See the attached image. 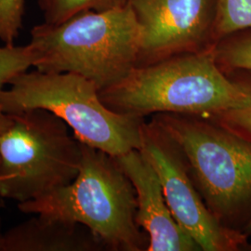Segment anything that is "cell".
<instances>
[{"mask_svg": "<svg viewBox=\"0 0 251 251\" xmlns=\"http://www.w3.org/2000/svg\"><path fill=\"white\" fill-rule=\"evenodd\" d=\"M99 94L114 112L141 117L179 114L214 118L245 99L239 85L218 65L214 47L137 65Z\"/></svg>", "mask_w": 251, "mask_h": 251, "instance_id": "1", "label": "cell"}, {"mask_svg": "<svg viewBox=\"0 0 251 251\" xmlns=\"http://www.w3.org/2000/svg\"><path fill=\"white\" fill-rule=\"evenodd\" d=\"M141 44V27L129 4L85 11L60 25H38L31 31L29 43L36 70L79 75L99 91L134 68Z\"/></svg>", "mask_w": 251, "mask_h": 251, "instance_id": "2", "label": "cell"}, {"mask_svg": "<svg viewBox=\"0 0 251 251\" xmlns=\"http://www.w3.org/2000/svg\"><path fill=\"white\" fill-rule=\"evenodd\" d=\"M79 171L69 184L19 203L25 214H44L88 228L113 251H147L149 238L136 223L134 186L114 156L80 143Z\"/></svg>", "mask_w": 251, "mask_h": 251, "instance_id": "3", "label": "cell"}, {"mask_svg": "<svg viewBox=\"0 0 251 251\" xmlns=\"http://www.w3.org/2000/svg\"><path fill=\"white\" fill-rule=\"evenodd\" d=\"M152 119L183 152L210 213L244 233L251 222V140L213 118L156 114Z\"/></svg>", "mask_w": 251, "mask_h": 251, "instance_id": "4", "label": "cell"}, {"mask_svg": "<svg viewBox=\"0 0 251 251\" xmlns=\"http://www.w3.org/2000/svg\"><path fill=\"white\" fill-rule=\"evenodd\" d=\"M9 85V89L0 91V109L6 114L47 110L61 118L80 143L114 157L141 148L144 117L108 108L97 86L84 76L26 71Z\"/></svg>", "mask_w": 251, "mask_h": 251, "instance_id": "5", "label": "cell"}, {"mask_svg": "<svg viewBox=\"0 0 251 251\" xmlns=\"http://www.w3.org/2000/svg\"><path fill=\"white\" fill-rule=\"evenodd\" d=\"M9 115L0 136V197L24 203L73 181L81 146L69 126L43 109Z\"/></svg>", "mask_w": 251, "mask_h": 251, "instance_id": "6", "label": "cell"}, {"mask_svg": "<svg viewBox=\"0 0 251 251\" xmlns=\"http://www.w3.org/2000/svg\"><path fill=\"white\" fill-rule=\"evenodd\" d=\"M140 150L152 164L167 203L179 226L201 251H247L248 236L225 227L210 213L189 171L186 158L154 119L142 126Z\"/></svg>", "mask_w": 251, "mask_h": 251, "instance_id": "7", "label": "cell"}, {"mask_svg": "<svg viewBox=\"0 0 251 251\" xmlns=\"http://www.w3.org/2000/svg\"><path fill=\"white\" fill-rule=\"evenodd\" d=\"M128 4L142 31L137 65L215 46L217 0H129Z\"/></svg>", "mask_w": 251, "mask_h": 251, "instance_id": "8", "label": "cell"}, {"mask_svg": "<svg viewBox=\"0 0 251 251\" xmlns=\"http://www.w3.org/2000/svg\"><path fill=\"white\" fill-rule=\"evenodd\" d=\"M115 159L134 186L137 200L136 223L148 234V251H201L179 226L152 164L140 149L116 156Z\"/></svg>", "mask_w": 251, "mask_h": 251, "instance_id": "9", "label": "cell"}, {"mask_svg": "<svg viewBox=\"0 0 251 251\" xmlns=\"http://www.w3.org/2000/svg\"><path fill=\"white\" fill-rule=\"evenodd\" d=\"M5 232L4 251H93L104 245L85 226L36 214Z\"/></svg>", "mask_w": 251, "mask_h": 251, "instance_id": "10", "label": "cell"}, {"mask_svg": "<svg viewBox=\"0 0 251 251\" xmlns=\"http://www.w3.org/2000/svg\"><path fill=\"white\" fill-rule=\"evenodd\" d=\"M216 62L227 73H251V28L226 36L214 46Z\"/></svg>", "mask_w": 251, "mask_h": 251, "instance_id": "11", "label": "cell"}, {"mask_svg": "<svg viewBox=\"0 0 251 251\" xmlns=\"http://www.w3.org/2000/svg\"><path fill=\"white\" fill-rule=\"evenodd\" d=\"M128 3L129 0H38L45 23L49 25H60L89 10L123 8Z\"/></svg>", "mask_w": 251, "mask_h": 251, "instance_id": "12", "label": "cell"}, {"mask_svg": "<svg viewBox=\"0 0 251 251\" xmlns=\"http://www.w3.org/2000/svg\"><path fill=\"white\" fill-rule=\"evenodd\" d=\"M251 28V0H217L214 44L226 36Z\"/></svg>", "mask_w": 251, "mask_h": 251, "instance_id": "13", "label": "cell"}, {"mask_svg": "<svg viewBox=\"0 0 251 251\" xmlns=\"http://www.w3.org/2000/svg\"><path fill=\"white\" fill-rule=\"evenodd\" d=\"M227 75L239 85L245 93L242 103L213 119L233 131L251 140V73L233 71Z\"/></svg>", "mask_w": 251, "mask_h": 251, "instance_id": "14", "label": "cell"}, {"mask_svg": "<svg viewBox=\"0 0 251 251\" xmlns=\"http://www.w3.org/2000/svg\"><path fill=\"white\" fill-rule=\"evenodd\" d=\"M36 55L31 46L0 47V91L19 75L35 66Z\"/></svg>", "mask_w": 251, "mask_h": 251, "instance_id": "15", "label": "cell"}, {"mask_svg": "<svg viewBox=\"0 0 251 251\" xmlns=\"http://www.w3.org/2000/svg\"><path fill=\"white\" fill-rule=\"evenodd\" d=\"M25 0H0V41L14 45L23 26Z\"/></svg>", "mask_w": 251, "mask_h": 251, "instance_id": "16", "label": "cell"}, {"mask_svg": "<svg viewBox=\"0 0 251 251\" xmlns=\"http://www.w3.org/2000/svg\"><path fill=\"white\" fill-rule=\"evenodd\" d=\"M9 123V115L6 114L0 109V136L3 133V131L6 129L7 126Z\"/></svg>", "mask_w": 251, "mask_h": 251, "instance_id": "17", "label": "cell"}, {"mask_svg": "<svg viewBox=\"0 0 251 251\" xmlns=\"http://www.w3.org/2000/svg\"><path fill=\"white\" fill-rule=\"evenodd\" d=\"M2 207V202L0 201V209ZM4 239H5V233L2 230V222L0 217V251H4Z\"/></svg>", "mask_w": 251, "mask_h": 251, "instance_id": "18", "label": "cell"}, {"mask_svg": "<svg viewBox=\"0 0 251 251\" xmlns=\"http://www.w3.org/2000/svg\"><path fill=\"white\" fill-rule=\"evenodd\" d=\"M244 233L248 236V237H250L251 236V222L250 225H248L247 227H246V229L244 230Z\"/></svg>", "mask_w": 251, "mask_h": 251, "instance_id": "19", "label": "cell"}, {"mask_svg": "<svg viewBox=\"0 0 251 251\" xmlns=\"http://www.w3.org/2000/svg\"><path fill=\"white\" fill-rule=\"evenodd\" d=\"M247 251H251V244H250V245H249V247H248V250H247Z\"/></svg>", "mask_w": 251, "mask_h": 251, "instance_id": "20", "label": "cell"}]
</instances>
